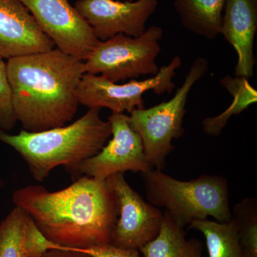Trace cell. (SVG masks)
<instances>
[{
  "label": "cell",
  "mask_w": 257,
  "mask_h": 257,
  "mask_svg": "<svg viewBox=\"0 0 257 257\" xmlns=\"http://www.w3.org/2000/svg\"><path fill=\"white\" fill-rule=\"evenodd\" d=\"M13 202L28 213L44 236L59 248L111 243L119 216L117 199L107 179L87 176L56 192L40 185L19 189L13 194Z\"/></svg>",
  "instance_id": "6da1fadb"
},
{
  "label": "cell",
  "mask_w": 257,
  "mask_h": 257,
  "mask_svg": "<svg viewBox=\"0 0 257 257\" xmlns=\"http://www.w3.org/2000/svg\"><path fill=\"white\" fill-rule=\"evenodd\" d=\"M7 72L15 117L24 130L39 133L74 119L84 61L54 48L9 59Z\"/></svg>",
  "instance_id": "7a4b0ae2"
},
{
  "label": "cell",
  "mask_w": 257,
  "mask_h": 257,
  "mask_svg": "<svg viewBox=\"0 0 257 257\" xmlns=\"http://www.w3.org/2000/svg\"><path fill=\"white\" fill-rule=\"evenodd\" d=\"M100 108H91L72 124L39 133L22 130L10 135L0 130V142L9 145L26 162L35 180L42 182L56 167H71L101 151L111 136L109 121Z\"/></svg>",
  "instance_id": "3957f363"
},
{
  "label": "cell",
  "mask_w": 257,
  "mask_h": 257,
  "mask_svg": "<svg viewBox=\"0 0 257 257\" xmlns=\"http://www.w3.org/2000/svg\"><path fill=\"white\" fill-rule=\"evenodd\" d=\"M141 175L149 202L164 208L181 227L209 216L219 222L231 220L226 177L205 175L182 181L155 169Z\"/></svg>",
  "instance_id": "277c9868"
},
{
  "label": "cell",
  "mask_w": 257,
  "mask_h": 257,
  "mask_svg": "<svg viewBox=\"0 0 257 257\" xmlns=\"http://www.w3.org/2000/svg\"><path fill=\"white\" fill-rule=\"evenodd\" d=\"M209 65L207 59H196L172 99L147 109H136L128 116L132 126L141 137L145 155L153 168H165L166 159L175 150L172 142L183 135L189 93L207 73Z\"/></svg>",
  "instance_id": "5b68a950"
},
{
  "label": "cell",
  "mask_w": 257,
  "mask_h": 257,
  "mask_svg": "<svg viewBox=\"0 0 257 257\" xmlns=\"http://www.w3.org/2000/svg\"><path fill=\"white\" fill-rule=\"evenodd\" d=\"M163 35L162 28L152 26L138 37L120 34L100 41L84 62L86 72L115 83L140 76L153 77L160 68L157 59Z\"/></svg>",
  "instance_id": "8992f818"
},
{
  "label": "cell",
  "mask_w": 257,
  "mask_h": 257,
  "mask_svg": "<svg viewBox=\"0 0 257 257\" xmlns=\"http://www.w3.org/2000/svg\"><path fill=\"white\" fill-rule=\"evenodd\" d=\"M182 66L179 56L173 57L170 64L160 67L158 73L143 81L132 79L125 84L111 82L103 76L87 73L83 74L78 89L79 104L89 108H107L112 113L131 114L136 109H143V95L153 91L155 94L172 93L176 88L173 78L177 69Z\"/></svg>",
  "instance_id": "52a82bcc"
},
{
  "label": "cell",
  "mask_w": 257,
  "mask_h": 257,
  "mask_svg": "<svg viewBox=\"0 0 257 257\" xmlns=\"http://www.w3.org/2000/svg\"><path fill=\"white\" fill-rule=\"evenodd\" d=\"M112 138L101 151L77 165L65 167L73 177L87 176L106 180L130 171L145 173L154 169L147 160L141 137L134 130L128 115L112 113L108 118Z\"/></svg>",
  "instance_id": "ba28073f"
},
{
  "label": "cell",
  "mask_w": 257,
  "mask_h": 257,
  "mask_svg": "<svg viewBox=\"0 0 257 257\" xmlns=\"http://www.w3.org/2000/svg\"><path fill=\"white\" fill-rule=\"evenodd\" d=\"M57 49L85 61L99 41L68 0H20Z\"/></svg>",
  "instance_id": "9c48e42d"
},
{
  "label": "cell",
  "mask_w": 257,
  "mask_h": 257,
  "mask_svg": "<svg viewBox=\"0 0 257 257\" xmlns=\"http://www.w3.org/2000/svg\"><path fill=\"white\" fill-rule=\"evenodd\" d=\"M106 179L116 194L119 207L111 244L139 250L160 233L164 211L145 202L126 182L124 174H116Z\"/></svg>",
  "instance_id": "30bf717a"
},
{
  "label": "cell",
  "mask_w": 257,
  "mask_h": 257,
  "mask_svg": "<svg viewBox=\"0 0 257 257\" xmlns=\"http://www.w3.org/2000/svg\"><path fill=\"white\" fill-rule=\"evenodd\" d=\"M157 6V0H77L74 4L99 41L120 34L140 36Z\"/></svg>",
  "instance_id": "8fae6325"
},
{
  "label": "cell",
  "mask_w": 257,
  "mask_h": 257,
  "mask_svg": "<svg viewBox=\"0 0 257 257\" xmlns=\"http://www.w3.org/2000/svg\"><path fill=\"white\" fill-rule=\"evenodd\" d=\"M55 47L20 0H0V57L9 60Z\"/></svg>",
  "instance_id": "7c38bea8"
},
{
  "label": "cell",
  "mask_w": 257,
  "mask_h": 257,
  "mask_svg": "<svg viewBox=\"0 0 257 257\" xmlns=\"http://www.w3.org/2000/svg\"><path fill=\"white\" fill-rule=\"evenodd\" d=\"M257 30V0H226L220 35L237 55L235 74L252 77L256 60L253 43Z\"/></svg>",
  "instance_id": "4fadbf2b"
},
{
  "label": "cell",
  "mask_w": 257,
  "mask_h": 257,
  "mask_svg": "<svg viewBox=\"0 0 257 257\" xmlns=\"http://www.w3.org/2000/svg\"><path fill=\"white\" fill-rule=\"evenodd\" d=\"M226 0H175L181 23L189 32L214 40L220 35Z\"/></svg>",
  "instance_id": "5bb4252c"
},
{
  "label": "cell",
  "mask_w": 257,
  "mask_h": 257,
  "mask_svg": "<svg viewBox=\"0 0 257 257\" xmlns=\"http://www.w3.org/2000/svg\"><path fill=\"white\" fill-rule=\"evenodd\" d=\"M139 251L144 257H202L203 243L197 238L187 239L184 228L164 211L160 233Z\"/></svg>",
  "instance_id": "9a60e30c"
},
{
  "label": "cell",
  "mask_w": 257,
  "mask_h": 257,
  "mask_svg": "<svg viewBox=\"0 0 257 257\" xmlns=\"http://www.w3.org/2000/svg\"><path fill=\"white\" fill-rule=\"evenodd\" d=\"M220 84L232 96L233 101L221 114L202 120L203 131L210 137L219 136L231 116L239 114L257 101V90L246 77L226 75Z\"/></svg>",
  "instance_id": "2e32d148"
},
{
  "label": "cell",
  "mask_w": 257,
  "mask_h": 257,
  "mask_svg": "<svg viewBox=\"0 0 257 257\" xmlns=\"http://www.w3.org/2000/svg\"><path fill=\"white\" fill-rule=\"evenodd\" d=\"M187 229L204 235L208 257H246L240 244L237 226L232 219L226 222L202 219L194 221Z\"/></svg>",
  "instance_id": "e0dca14e"
},
{
  "label": "cell",
  "mask_w": 257,
  "mask_h": 257,
  "mask_svg": "<svg viewBox=\"0 0 257 257\" xmlns=\"http://www.w3.org/2000/svg\"><path fill=\"white\" fill-rule=\"evenodd\" d=\"M29 214L15 207L0 222V257H27L25 234Z\"/></svg>",
  "instance_id": "ac0fdd59"
},
{
  "label": "cell",
  "mask_w": 257,
  "mask_h": 257,
  "mask_svg": "<svg viewBox=\"0 0 257 257\" xmlns=\"http://www.w3.org/2000/svg\"><path fill=\"white\" fill-rule=\"evenodd\" d=\"M237 226L239 242L246 257H257V200L245 198L231 211Z\"/></svg>",
  "instance_id": "d6986e66"
},
{
  "label": "cell",
  "mask_w": 257,
  "mask_h": 257,
  "mask_svg": "<svg viewBox=\"0 0 257 257\" xmlns=\"http://www.w3.org/2000/svg\"><path fill=\"white\" fill-rule=\"evenodd\" d=\"M16 117L12 103V92L8 72L7 62L0 57V130L8 132L16 125Z\"/></svg>",
  "instance_id": "ffe728a7"
},
{
  "label": "cell",
  "mask_w": 257,
  "mask_h": 257,
  "mask_svg": "<svg viewBox=\"0 0 257 257\" xmlns=\"http://www.w3.org/2000/svg\"><path fill=\"white\" fill-rule=\"evenodd\" d=\"M30 216V215H29ZM44 236L35 221L29 216L25 234V250L27 257H44L49 250L59 248Z\"/></svg>",
  "instance_id": "44dd1931"
},
{
  "label": "cell",
  "mask_w": 257,
  "mask_h": 257,
  "mask_svg": "<svg viewBox=\"0 0 257 257\" xmlns=\"http://www.w3.org/2000/svg\"><path fill=\"white\" fill-rule=\"evenodd\" d=\"M71 249L82 251L94 257H144L140 256L138 249L119 248L111 243L91 246L86 248Z\"/></svg>",
  "instance_id": "7402d4cb"
},
{
  "label": "cell",
  "mask_w": 257,
  "mask_h": 257,
  "mask_svg": "<svg viewBox=\"0 0 257 257\" xmlns=\"http://www.w3.org/2000/svg\"><path fill=\"white\" fill-rule=\"evenodd\" d=\"M44 257H94L88 253L71 249V248H55L49 250Z\"/></svg>",
  "instance_id": "603a6c76"
},
{
  "label": "cell",
  "mask_w": 257,
  "mask_h": 257,
  "mask_svg": "<svg viewBox=\"0 0 257 257\" xmlns=\"http://www.w3.org/2000/svg\"><path fill=\"white\" fill-rule=\"evenodd\" d=\"M5 184V181L3 178V176L2 175L1 171H0V190L4 187Z\"/></svg>",
  "instance_id": "cb8c5ba5"
}]
</instances>
